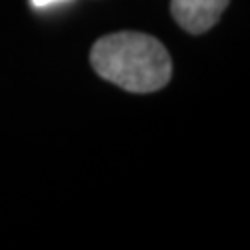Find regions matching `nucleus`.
Segmentation results:
<instances>
[{"label":"nucleus","instance_id":"obj_1","mask_svg":"<svg viewBox=\"0 0 250 250\" xmlns=\"http://www.w3.org/2000/svg\"><path fill=\"white\" fill-rule=\"evenodd\" d=\"M91 65L99 76L130 93L165 87L172 74L167 48L156 37L117 32L100 37L91 48Z\"/></svg>","mask_w":250,"mask_h":250},{"label":"nucleus","instance_id":"obj_2","mask_svg":"<svg viewBox=\"0 0 250 250\" xmlns=\"http://www.w3.org/2000/svg\"><path fill=\"white\" fill-rule=\"evenodd\" d=\"M230 0H170V13L186 32L198 36L213 28Z\"/></svg>","mask_w":250,"mask_h":250},{"label":"nucleus","instance_id":"obj_3","mask_svg":"<svg viewBox=\"0 0 250 250\" xmlns=\"http://www.w3.org/2000/svg\"><path fill=\"white\" fill-rule=\"evenodd\" d=\"M56 2H62V0H32L34 8H46V6H52Z\"/></svg>","mask_w":250,"mask_h":250}]
</instances>
